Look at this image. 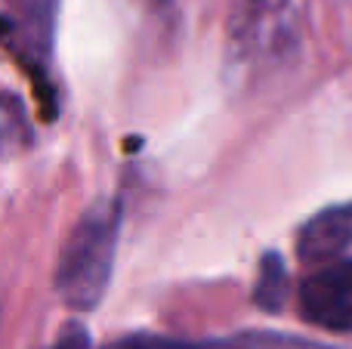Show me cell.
Returning a JSON list of instances; mask_svg holds the SVG:
<instances>
[{"label":"cell","mask_w":352,"mask_h":349,"mask_svg":"<svg viewBox=\"0 0 352 349\" xmlns=\"http://www.w3.org/2000/svg\"><path fill=\"white\" fill-rule=\"evenodd\" d=\"M285 294H287L285 263H281V257H275V254H266L260 263V282H256V288H254L256 306L266 309V313H275V309H281V303H285Z\"/></svg>","instance_id":"obj_7"},{"label":"cell","mask_w":352,"mask_h":349,"mask_svg":"<svg viewBox=\"0 0 352 349\" xmlns=\"http://www.w3.org/2000/svg\"><path fill=\"white\" fill-rule=\"evenodd\" d=\"M31 142V124L19 96L3 93L0 96V158H12Z\"/></svg>","instance_id":"obj_6"},{"label":"cell","mask_w":352,"mask_h":349,"mask_svg":"<svg viewBox=\"0 0 352 349\" xmlns=\"http://www.w3.org/2000/svg\"><path fill=\"white\" fill-rule=\"evenodd\" d=\"M300 315L334 334H352V257L331 260L300 288Z\"/></svg>","instance_id":"obj_3"},{"label":"cell","mask_w":352,"mask_h":349,"mask_svg":"<svg viewBox=\"0 0 352 349\" xmlns=\"http://www.w3.org/2000/svg\"><path fill=\"white\" fill-rule=\"evenodd\" d=\"M53 349H93V344H90V334H87V328L78 325V322H72V325L62 328V334L56 337Z\"/></svg>","instance_id":"obj_9"},{"label":"cell","mask_w":352,"mask_h":349,"mask_svg":"<svg viewBox=\"0 0 352 349\" xmlns=\"http://www.w3.org/2000/svg\"><path fill=\"white\" fill-rule=\"evenodd\" d=\"M303 0H232L226 19L229 59L241 71L278 68L300 49Z\"/></svg>","instance_id":"obj_2"},{"label":"cell","mask_w":352,"mask_h":349,"mask_svg":"<svg viewBox=\"0 0 352 349\" xmlns=\"http://www.w3.org/2000/svg\"><path fill=\"white\" fill-rule=\"evenodd\" d=\"M121 235V201H96L72 229L56 266V291L78 313L96 309L111 282Z\"/></svg>","instance_id":"obj_1"},{"label":"cell","mask_w":352,"mask_h":349,"mask_svg":"<svg viewBox=\"0 0 352 349\" xmlns=\"http://www.w3.org/2000/svg\"><path fill=\"white\" fill-rule=\"evenodd\" d=\"M56 12H59V0H12V19H16L19 43H22V53L28 59L34 62L50 59Z\"/></svg>","instance_id":"obj_5"},{"label":"cell","mask_w":352,"mask_h":349,"mask_svg":"<svg viewBox=\"0 0 352 349\" xmlns=\"http://www.w3.org/2000/svg\"><path fill=\"white\" fill-rule=\"evenodd\" d=\"M109 349H192L188 344L179 340H167V337H155V334H133V337H121L115 340Z\"/></svg>","instance_id":"obj_8"},{"label":"cell","mask_w":352,"mask_h":349,"mask_svg":"<svg viewBox=\"0 0 352 349\" xmlns=\"http://www.w3.org/2000/svg\"><path fill=\"white\" fill-rule=\"evenodd\" d=\"M352 247V201L328 207L306 220L297 235L300 260L322 263V260H340Z\"/></svg>","instance_id":"obj_4"}]
</instances>
